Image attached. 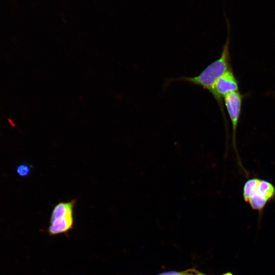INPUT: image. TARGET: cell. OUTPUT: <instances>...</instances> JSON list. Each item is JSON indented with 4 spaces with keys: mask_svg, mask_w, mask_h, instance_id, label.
Here are the masks:
<instances>
[{
    "mask_svg": "<svg viewBox=\"0 0 275 275\" xmlns=\"http://www.w3.org/2000/svg\"><path fill=\"white\" fill-rule=\"evenodd\" d=\"M225 17L227 20L228 35L219 58L209 64L199 75L196 76H181L170 79L169 81H183L194 85L201 86L204 89L209 91L219 77L228 70L232 69L229 51L230 26L227 18L226 16Z\"/></svg>",
    "mask_w": 275,
    "mask_h": 275,
    "instance_id": "obj_1",
    "label": "cell"
},
{
    "mask_svg": "<svg viewBox=\"0 0 275 275\" xmlns=\"http://www.w3.org/2000/svg\"><path fill=\"white\" fill-rule=\"evenodd\" d=\"M244 201L260 214L268 203L275 199V186L270 182L253 178L248 180L243 187Z\"/></svg>",
    "mask_w": 275,
    "mask_h": 275,
    "instance_id": "obj_2",
    "label": "cell"
},
{
    "mask_svg": "<svg viewBox=\"0 0 275 275\" xmlns=\"http://www.w3.org/2000/svg\"><path fill=\"white\" fill-rule=\"evenodd\" d=\"M239 91V83L232 69L228 70L219 77L208 91L216 101L222 113L225 124L227 126V119L224 107V97L231 93Z\"/></svg>",
    "mask_w": 275,
    "mask_h": 275,
    "instance_id": "obj_3",
    "label": "cell"
},
{
    "mask_svg": "<svg viewBox=\"0 0 275 275\" xmlns=\"http://www.w3.org/2000/svg\"><path fill=\"white\" fill-rule=\"evenodd\" d=\"M245 97V95L238 91L227 95L223 99L224 104L232 124V144L238 160L239 158L238 157L235 141L236 132L241 116L243 100Z\"/></svg>",
    "mask_w": 275,
    "mask_h": 275,
    "instance_id": "obj_4",
    "label": "cell"
},
{
    "mask_svg": "<svg viewBox=\"0 0 275 275\" xmlns=\"http://www.w3.org/2000/svg\"><path fill=\"white\" fill-rule=\"evenodd\" d=\"M74 216L59 218L49 221L47 231L51 236L65 234L73 228Z\"/></svg>",
    "mask_w": 275,
    "mask_h": 275,
    "instance_id": "obj_5",
    "label": "cell"
},
{
    "mask_svg": "<svg viewBox=\"0 0 275 275\" xmlns=\"http://www.w3.org/2000/svg\"><path fill=\"white\" fill-rule=\"evenodd\" d=\"M76 202V200L69 202H61L53 207L50 218V221L68 216H74V208Z\"/></svg>",
    "mask_w": 275,
    "mask_h": 275,
    "instance_id": "obj_6",
    "label": "cell"
},
{
    "mask_svg": "<svg viewBox=\"0 0 275 275\" xmlns=\"http://www.w3.org/2000/svg\"><path fill=\"white\" fill-rule=\"evenodd\" d=\"M32 169V166L22 163L17 167L16 171L20 177H26L30 175Z\"/></svg>",
    "mask_w": 275,
    "mask_h": 275,
    "instance_id": "obj_7",
    "label": "cell"
},
{
    "mask_svg": "<svg viewBox=\"0 0 275 275\" xmlns=\"http://www.w3.org/2000/svg\"><path fill=\"white\" fill-rule=\"evenodd\" d=\"M198 271L195 269H189L184 271H169L158 275H194Z\"/></svg>",
    "mask_w": 275,
    "mask_h": 275,
    "instance_id": "obj_8",
    "label": "cell"
},
{
    "mask_svg": "<svg viewBox=\"0 0 275 275\" xmlns=\"http://www.w3.org/2000/svg\"><path fill=\"white\" fill-rule=\"evenodd\" d=\"M222 275H233V273H232L231 272H226V273H225Z\"/></svg>",
    "mask_w": 275,
    "mask_h": 275,
    "instance_id": "obj_9",
    "label": "cell"
},
{
    "mask_svg": "<svg viewBox=\"0 0 275 275\" xmlns=\"http://www.w3.org/2000/svg\"><path fill=\"white\" fill-rule=\"evenodd\" d=\"M194 275H206L201 273L199 272L198 271Z\"/></svg>",
    "mask_w": 275,
    "mask_h": 275,
    "instance_id": "obj_10",
    "label": "cell"
}]
</instances>
